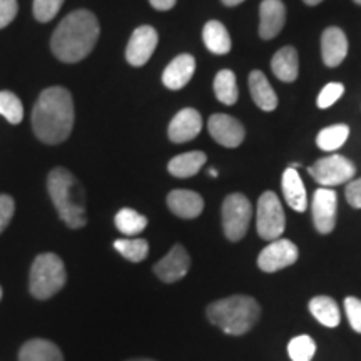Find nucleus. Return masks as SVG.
Segmentation results:
<instances>
[{
    "label": "nucleus",
    "instance_id": "obj_1",
    "mask_svg": "<svg viewBox=\"0 0 361 361\" xmlns=\"http://www.w3.org/2000/svg\"><path fill=\"white\" fill-rule=\"evenodd\" d=\"M74 101L64 87H49L40 94L32 111L34 134L44 144L64 142L74 128Z\"/></svg>",
    "mask_w": 361,
    "mask_h": 361
},
{
    "label": "nucleus",
    "instance_id": "obj_2",
    "mask_svg": "<svg viewBox=\"0 0 361 361\" xmlns=\"http://www.w3.org/2000/svg\"><path fill=\"white\" fill-rule=\"evenodd\" d=\"M101 27L97 17L89 11L71 12L59 24L51 39L54 56L66 64L82 61L96 47Z\"/></svg>",
    "mask_w": 361,
    "mask_h": 361
},
{
    "label": "nucleus",
    "instance_id": "obj_3",
    "mask_svg": "<svg viewBox=\"0 0 361 361\" xmlns=\"http://www.w3.org/2000/svg\"><path fill=\"white\" fill-rule=\"evenodd\" d=\"M47 189L59 216L71 229H80L87 224L85 189L69 169H52L47 178Z\"/></svg>",
    "mask_w": 361,
    "mask_h": 361
},
{
    "label": "nucleus",
    "instance_id": "obj_4",
    "mask_svg": "<svg viewBox=\"0 0 361 361\" xmlns=\"http://www.w3.org/2000/svg\"><path fill=\"white\" fill-rule=\"evenodd\" d=\"M259 303L246 295H234L207 306V318L226 335L241 336L258 323Z\"/></svg>",
    "mask_w": 361,
    "mask_h": 361
},
{
    "label": "nucleus",
    "instance_id": "obj_5",
    "mask_svg": "<svg viewBox=\"0 0 361 361\" xmlns=\"http://www.w3.org/2000/svg\"><path fill=\"white\" fill-rule=\"evenodd\" d=\"M67 271L54 252H42L34 259L29 276V290L37 300H49L66 286Z\"/></svg>",
    "mask_w": 361,
    "mask_h": 361
},
{
    "label": "nucleus",
    "instance_id": "obj_6",
    "mask_svg": "<svg viewBox=\"0 0 361 361\" xmlns=\"http://www.w3.org/2000/svg\"><path fill=\"white\" fill-rule=\"evenodd\" d=\"M252 218V206L245 194H229L223 202V229L229 241L246 236Z\"/></svg>",
    "mask_w": 361,
    "mask_h": 361
},
{
    "label": "nucleus",
    "instance_id": "obj_7",
    "mask_svg": "<svg viewBox=\"0 0 361 361\" xmlns=\"http://www.w3.org/2000/svg\"><path fill=\"white\" fill-rule=\"evenodd\" d=\"M284 226H286V218L279 197L273 191L261 194L258 214H256V229L259 236L266 241H274L283 236Z\"/></svg>",
    "mask_w": 361,
    "mask_h": 361
},
{
    "label": "nucleus",
    "instance_id": "obj_8",
    "mask_svg": "<svg viewBox=\"0 0 361 361\" xmlns=\"http://www.w3.org/2000/svg\"><path fill=\"white\" fill-rule=\"evenodd\" d=\"M316 183L322 186H340V184H348L353 180L356 174L355 164L345 156L331 154L323 159H318L308 169Z\"/></svg>",
    "mask_w": 361,
    "mask_h": 361
},
{
    "label": "nucleus",
    "instance_id": "obj_9",
    "mask_svg": "<svg viewBox=\"0 0 361 361\" xmlns=\"http://www.w3.org/2000/svg\"><path fill=\"white\" fill-rule=\"evenodd\" d=\"M298 261V247L290 239L278 238L271 241L258 256V266L264 273H276Z\"/></svg>",
    "mask_w": 361,
    "mask_h": 361
},
{
    "label": "nucleus",
    "instance_id": "obj_10",
    "mask_svg": "<svg viewBox=\"0 0 361 361\" xmlns=\"http://www.w3.org/2000/svg\"><path fill=\"white\" fill-rule=\"evenodd\" d=\"M336 207H338V196L336 191L329 188L316 189L313 196V223L314 228L322 234H328L335 229L336 224Z\"/></svg>",
    "mask_w": 361,
    "mask_h": 361
},
{
    "label": "nucleus",
    "instance_id": "obj_11",
    "mask_svg": "<svg viewBox=\"0 0 361 361\" xmlns=\"http://www.w3.org/2000/svg\"><path fill=\"white\" fill-rule=\"evenodd\" d=\"M157 30L151 25H141L130 35L128 49H126V59L130 66L141 67L151 59L157 47Z\"/></svg>",
    "mask_w": 361,
    "mask_h": 361
},
{
    "label": "nucleus",
    "instance_id": "obj_12",
    "mask_svg": "<svg viewBox=\"0 0 361 361\" xmlns=\"http://www.w3.org/2000/svg\"><path fill=\"white\" fill-rule=\"evenodd\" d=\"M207 130H209L211 137L221 146L234 149L241 146L245 141L246 130L238 119L226 114H214L207 121Z\"/></svg>",
    "mask_w": 361,
    "mask_h": 361
},
{
    "label": "nucleus",
    "instance_id": "obj_13",
    "mask_svg": "<svg viewBox=\"0 0 361 361\" xmlns=\"http://www.w3.org/2000/svg\"><path fill=\"white\" fill-rule=\"evenodd\" d=\"M189 266H191V258L188 251L184 250V246L176 245L159 263L154 264V273L161 281L176 283L186 276Z\"/></svg>",
    "mask_w": 361,
    "mask_h": 361
},
{
    "label": "nucleus",
    "instance_id": "obj_14",
    "mask_svg": "<svg viewBox=\"0 0 361 361\" xmlns=\"http://www.w3.org/2000/svg\"><path fill=\"white\" fill-rule=\"evenodd\" d=\"M202 129V119L201 114L192 107L179 111L178 114L171 121L168 134L169 139L176 144H183L188 141H192L194 137H197V134Z\"/></svg>",
    "mask_w": 361,
    "mask_h": 361
},
{
    "label": "nucleus",
    "instance_id": "obj_15",
    "mask_svg": "<svg viewBox=\"0 0 361 361\" xmlns=\"http://www.w3.org/2000/svg\"><path fill=\"white\" fill-rule=\"evenodd\" d=\"M286 22V7L281 0H263L259 6V37L274 39Z\"/></svg>",
    "mask_w": 361,
    "mask_h": 361
},
{
    "label": "nucleus",
    "instance_id": "obj_16",
    "mask_svg": "<svg viewBox=\"0 0 361 361\" xmlns=\"http://www.w3.org/2000/svg\"><path fill=\"white\" fill-rule=\"evenodd\" d=\"M348 54V39L340 27H328L322 35V56L324 66L338 67Z\"/></svg>",
    "mask_w": 361,
    "mask_h": 361
},
{
    "label": "nucleus",
    "instance_id": "obj_17",
    "mask_svg": "<svg viewBox=\"0 0 361 361\" xmlns=\"http://www.w3.org/2000/svg\"><path fill=\"white\" fill-rule=\"evenodd\" d=\"M168 206L171 213L183 219L197 218L204 209V200L197 192L188 189H174L168 196Z\"/></svg>",
    "mask_w": 361,
    "mask_h": 361
},
{
    "label": "nucleus",
    "instance_id": "obj_18",
    "mask_svg": "<svg viewBox=\"0 0 361 361\" xmlns=\"http://www.w3.org/2000/svg\"><path fill=\"white\" fill-rule=\"evenodd\" d=\"M196 71V61L189 54H180L166 67L162 74V82L171 90H179L189 84Z\"/></svg>",
    "mask_w": 361,
    "mask_h": 361
},
{
    "label": "nucleus",
    "instance_id": "obj_19",
    "mask_svg": "<svg viewBox=\"0 0 361 361\" xmlns=\"http://www.w3.org/2000/svg\"><path fill=\"white\" fill-rule=\"evenodd\" d=\"M281 188L284 200H286L288 206L291 209L298 211V213H305L306 207H308V197H306V189L301 179L298 169L288 168L284 171L283 179H281Z\"/></svg>",
    "mask_w": 361,
    "mask_h": 361
},
{
    "label": "nucleus",
    "instance_id": "obj_20",
    "mask_svg": "<svg viewBox=\"0 0 361 361\" xmlns=\"http://www.w3.org/2000/svg\"><path fill=\"white\" fill-rule=\"evenodd\" d=\"M250 92L252 101L261 111L271 112L278 107L276 92L261 71H252L250 74Z\"/></svg>",
    "mask_w": 361,
    "mask_h": 361
},
{
    "label": "nucleus",
    "instance_id": "obj_21",
    "mask_svg": "<svg viewBox=\"0 0 361 361\" xmlns=\"http://www.w3.org/2000/svg\"><path fill=\"white\" fill-rule=\"evenodd\" d=\"M271 69L283 82H295L300 74V61H298V51L295 47H283L274 54L271 61Z\"/></svg>",
    "mask_w": 361,
    "mask_h": 361
},
{
    "label": "nucleus",
    "instance_id": "obj_22",
    "mask_svg": "<svg viewBox=\"0 0 361 361\" xmlns=\"http://www.w3.org/2000/svg\"><path fill=\"white\" fill-rule=\"evenodd\" d=\"M19 361H64L62 351L52 341L35 340L27 341L19 351Z\"/></svg>",
    "mask_w": 361,
    "mask_h": 361
},
{
    "label": "nucleus",
    "instance_id": "obj_23",
    "mask_svg": "<svg viewBox=\"0 0 361 361\" xmlns=\"http://www.w3.org/2000/svg\"><path fill=\"white\" fill-rule=\"evenodd\" d=\"M206 159H207L206 154L201 151L184 152V154L176 156L169 161L168 171L169 174L174 176V178H179V179L192 178L194 174L200 173L202 166H204Z\"/></svg>",
    "mask_w": 361,
    "mask_h": 361
},
{
    "label": "nucleus",
    "instance_id": "obj_24",
    "mask_svg": "<svg viewBox=\"0 0 361 361\" xmlns=\"http://www.w3.org/2000/svg\"><path fill=\"white\" fill-rule=\"evenodd\" d=\"M202 40L207 51L216 54V56H224L231 51V37H229L228 29L218 20H209L202 29Z\"/></svg>",
    "mask_w": 361,
    "mask_h": 361
},
{
    "label": "nucleus",
    "instance_id": "obj_25",
    "mask_svg": "<svg viewBox=\"0 0 361 361\" xmlns=\"http://www.w3.org/2000/svg\"><path fill=\"white\" fill-rule=\"evenodd\" d=\"M311 314L318 319L319 323L328 328H335L340 324V308L336 301L329 296H316L310 301Z\"/></svg>",
    "mask_w": 361,
    "mask_h": 361
},
{
    "label": "nucleus",
    "instance_id": "obj_26",
    "mask_svg": "<svg viewBox=\"0 0 361 361\" xmlns=\"http://www.w3.org/2000/svg\"><path fill=\"white\" fill-rule=\"evenodd\" d=\"M214 94L219 102L226 104V106H233L238 101V82L236 75L233 71H219L214 79Z\"/></svg>",
    "mask_w": 361,
    "mask_h": 361
},
{
    "label": "nucleus",
    "instance_id": "obj_27",
    "mask_svg": "<svg viewBox=\"0 0 361 361\" xmlns=\"http://www.w3.org/2000/svg\"><path fill=\"white\" fill-rule=\"evenodd\" d=\"M350 135V128L346 124H335L329 128L319 130L318 137H316V144L322 151L335 152L340 149L343 144L346 142Z\"/></svg>",
    "mask_w": 361,
    "mask_h": 361
},
{
    "label": "nucleus",
    "instance_id": "obj_28",
    "mask_svg": "<svg viewBox=\"0 0 361 361\" xmlns=\"http://www.w3.org/2000/svg\"><path fill=\"white\" fill-rule=\"evenodd\" d=\"M116 226L121 233L126 236H135V234L142 233L147 226L146 216L139 214L137 211L124 207L116 214Z\"/></svg>",
    "mask_w": 361,
    "mask_h": 361
},
{
    "label": "nucleus",
    "instance_id": "obj_29",
    "mask_svg": "<svg viewBox=\"0 0 361 361\" xmlns=\"http://www.w3.org/2000/svg\"><path fill=\"white\" fill-rule=\"evenodd\" d=\"M114 247L128 261L133 263H141L146 259L149 252V245L146 239H117L114 241Z\"/></svg>",
    "mask_w": 361,
    "mask_h": 361
},
{
    "label": "nucleus",
    "instance_id": "obj_30",
    "mask_svg": "<svg viewBox=\"0 0 361 361\" xmlns=\"http://www.w3.org/2000/svg\"><path fill=\"white\" fill-rule=\"evenodd\" d=\"M0 116H4L11 124H20L24 117V107L20 99L13 92L2 90L0 92Z\"/></svg>",
    "mask_w": 361,
    "mask_h": 361
},
{
    "label": "nucleus",
    "instance_id": "obj_31",
    "mask_svg": "<svg viewBox=\"0 0 361 361\" xmlns=\"http://www.w3.org/2000/svg\"><path fill=\"white\" fill-rule=\"evenodd\" d=\"M316 353V343L308 335L293 338L288 345V355L293 361H311Z\"/></svg>",
    "mask_w": 361,
    "mask_h": 361
},
{
    "label": "nucleus",
    "instance_id": "obj_32",
    "mask_svg": "<svg viewBox=\"0 0 361 361\" xmlns=\"http://www.w3.org/2000/svg\"><path fill=\"white\" fill-rule=\"evenodd\" d=\"M66 0H34V17L39 22H51Z\"/></svg>",
    "mask_w": 361,
    "mask_h": 361
},
{
    "label": "nucleus",
    "instance_id": "obj_33",
    "mask_svg": "<svg viewBox=\"0 0 361 361\" xmlns=\"http://www.w3.org/2000/svg\"><path fill=\"white\" fill-rule=\"evenodd\" d=\"M343 92H345V85L340 82H331L324 85L322 92H319L316 104H318L319 109H328V107H331L343 96Z\"/></svg>",
    "mask_w": 361,
    "mask_h": 361
},
{
    "label": "nucleus",
    "instance_id": "obj_34",
    "mask_svg": "<svg viewBox=\"0 0 361 361\" xmlns=\"http://www.w3.org/2000/svg\"><path fill=\"white\" fill-rule=\"evenodd\" d=\"M345 311L348 316V322L351 328L356 333H361V300L355 296H350L345 300Z\"/></svg>",
    "mask_w": 361,
    "mask_h": 361
},
{
    "label": "nucleus",
    "instance_id": "obj_35",
    "mask_svg": "<svg viewBox=\"0 0 361 361\" xmlns=\"http://www.w3.org/2000/svg\"><path fill=\"white\" fill-rule=\"evenodd\" d=\"M13 211H16V202L7 194H0V233L7 228L13 218Z\"/></svg>",
    "mask_w": 361,
    "mask_h": 361
},
{
    "label": "nucleus",
    "instance_id": "obj_36",
    "mask_svg": "<svg viewBox=\"0 0 361 361\" xmlns=\"http://www.w3.org/2000/svg\"><path fill=\"white\" fill-rule=\"evenodd\" d=\"M17 11H19L17 0H0V29H6L16 19Z\"/></svg>",
    "mask_w": 361,
    "mask_h": 361
},
{
    "label": "nucleus",
    "instance_id": "obj_37",
    "mask_svg": "<svg viewBox=\"0 0 361 361\" xmlns=\"http://www.w3.org/2000/svg\"><path fill=\"white\" fill-rule=\"evenodd\" d=\"M345 196L351 207H355V209H361V178L350 180L348 186L345 189Z\"/></svg>",
    "mask_w": 361,
    "mask_h": 361
},
{
    "label": "nucleus",
    "instance_id": "obj_38",
    "mask_svg": "<svg viewBox=\"0 0 361 361\" xmlns=\"http://www.w3.org/2000/svg\"><path fill=\"white\" fill-rule=\"evenodd\" d=\"M151 2V6L156 8V11H161V12H166V11H171L176 6V2L178 0H149Z\"/></svg>",
    "mask_w": 361,
    "mask_h": 361
},
{
    "label": "nucleus",
    "instance_id": "obj_39",
    "mask_svg": "<svg viewBox=\"0 0 361 361\" xmlns=\"http://www.w3.org/2000/svg\"><path fill=\"white\" fill-rule=\"evenodd\" d=\"M221 2L228 7H234V6H239V4H243L245 0H221Z\"/></svg>",
    "mask_w": 361,
    "mask_h": 361
},
{
    "label": "nucleus",
    "instance_id": "obj_40",
    "mask_svg": "<svg viewBox=\"0 0 361 361\" xmlns=\"http://www.w3.org/2000/svg\"><path fill=\"white\" fill-rule=\"evenodd\" d=\"M305 4H308V6H318V4H322L323 0H303Z\"/></svg>",
    "mask_w": 361,
    "mask_h": 361
},
{
    "label": "nucleus",
    "instance_id": "obj_41",
    "mask_svg": "<svg viewBox=\"0 0 361 361\" xmlns=\"http://www.w3.org/2000/svg\"><path fill=\"white\" fill-rule=\"evenodd\" d=\"M209 174L213 176V178H218V171H216V169H211V171H209Z\"/></svg>",
    "mask_w": 361,
    "mask_h": 361
},
{
    "label": "nucleus",
    "instance_id": "obj_42",
    "mask_svg": "<svg viewBox=\"0 0 361 361\" xmlns=\"http://www.w3.org/2000/svg\"><path fill=\"white\" fill-rule=\"evenodd\" d=\"M128 361H154V360H147V358H135V360H128Z\"/></svg>",
    "mask_w": 361,
    "mask_h": 361
},
{
    "label": "nucleus",
    "instance_id": "obj_43",
    "mask_svg": "<svg viewBox=\"0 0 361 361\" xmlns=\"http://www.w3.org/2000/svg\"><path fill=\"white\" fill-rule=\"evenodd\" d=\"M355 2H356V4H358V6H361V0H355Z\"/></svg>",
    "mask_w": 361,
    "mask_h": 361
},
{
    "label": "nucleus",
    "instance_id": "obj_44",
    "mask_svg": "<svg viewBox=\"0 0 361 361\" xmlns=\"http://www.w3.org/2000/svg\"><path fill=\"white\" fill-rule=\"evenodd\" d=\"M0 300H2V288H0Z\"/></svg>",
    "mask_w": 361,
    "mask_h": 361
}]
</instances>
